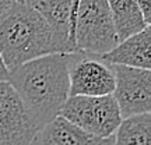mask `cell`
Segmentation results:
<instances>
[{
    "mask_svg": "<svg viewBox=\"0 0 151 145\" xmlns=\"http://www.w3.org/2000/svg\"><path fill=\"white\" fill-rule=\"evenodd\" d=\"M77 52L101 56L119 43L106 0H78L74 21Z\"/></svg>",
    "mask_w": 151,
    "mask_h": 145,
    "instance_id": "3",
    "label": "cell"
},
{
    "mask_svg": "<svg viewBox=\"0 0 151 145\" xmlns=\"http://www.w3.org/2000/svg\"><path fill=\"white\" fill-rule=\"evenodd\" d=\"M46 21L58 53H77L74 21L78 0H21Z\"/></svg>",
    "mask_w": 151,
    "mask_h": 145,
    "instance_id": "8",
    "label": "cell"
},
{
    "mask_svg": "<svg viewBox=\"0 0 151 145\" xmlns=\"http://www.w3.org/2000/svg\"><path fill=\"white\" fill-rule=\"evenodd\" d=\"M39 130L10 82H0V145H32Z\"/></svg>",
    "mask_w": 151,
    "mask_h": 145,
    "instance_id": "5",
    "label": "cell"
},
{
    "mask_svg": "<svg viewBox=\"0 0 151 145\" xmlns=\"http://www.w3.org/2000/svg\"><path fill=\"white\" fill-rule=\"evenodd\" d=\"M52 53L58 50L49 25L21 0L0 17V56L9 73Z\"/></svg>",
    "mask_w": 151,
    "mask_h": 145,
    "instance_id": "2",
    "label": "cell"
},
{
    "mask_svg": "<svg viewBox=\"0 0 151 145\" xmlns=\"http://www.w3.org/2000/svg\"><path fill=\"white\" fill-rule=\"evenodd\" d=\"M35 142L38 145H113L115 135L99 138L59 114L39 130Z\"/></svg>",
    "mask_w": 151,
    "mask_h": 145,
    "instance_id": "10",
    "label": "cell"
},
{
    "mask_svg": "<svg viewBox=\"0 0 151 145\" xmlns=\"http://www.w3.org/2000/svg\"><path fill=\"white\" fill-rule=\"evenodd\" d=\"M106 1L111 10L119 42L148 27V24L141 16V11L136 0H106Z\"/></svg>",
    "mask_w": 151,
    "mask_h": 145,
    "instance_id": "11",
    "label": "cell"
},
{
    "mask_svg": "<svg viewBox=\"0 0 151 145\" xmlns=\"http://www.w3.org/2000/svg\"><path fill=\"white\" fill-rule=\"evenodd\" d=\"M113 145H151V113L122 119Z\"/></svg>",
    "mask_w": 151,
    "mask_h": 145,
    "instance_id": "12",
    "label": "cell"
},
{
    "mask_svg": "<svg viewBox=\"0 0 151 145\" xmlns=\"http://www.w3.org/2000/svg\"><path fill=\"white\" fill-rule=\"evenodd\" d=\"M111 66H126L150 70L151 69V28L146 27L143 31L126 38L119 42L112 50L98 56Z\"/></svg>",
    "mask_w": 151,
    "mask_h": 145,
    "instance_id": "9",
    "label": "cell"
},
{
    "mask_svg": "<svg viewBox=\"0 0 151 145\" xmlns=\"http://www.w3.org/2000/svg\"><path fill=\"white\" fill-rule=\"evenodd\" d=\"M60 116L99 138L115 135L122 121L118 103L112 95L69 96L60 110Z\"/></svg>",
    "mask_w": 151,
    "mask_h": 145,
    "instance_id": "4",
    "label": "cell"
},
{
    "mask_svg": "<svg viewBox=\"0 0 151 145\" xmlns=\"http://www.w3.org/2000/svg\"><path fill=\"white\" fill-rule=\"evenodd\" d=\"M112 70L115 75L112 96L118 103L120 117L150 113L151 71L126 66H112Z\"/></svg>",
    "mask_w": 151,
    "mask_h": 145,
    "instance_id": "7",
    "label": "cell"
},
{
    "mask_svg": "<svg viewBox=\"0 0 151 145\" xmlns=\"http://www.w3.org/2000/svg\"><path fill=\"white\" fill-rule=\"evenodd\" d=\"M136 3L139 6L141 11V16L144 18V21L150 25L151 22V0H136Z\"/></svg>",
    "mask_w": 151,
    "mask_h": 145,
    "instance_id": "13",
    "label": "cell"
},
{
    "mask_svg": "<svg viewBox=\"0 0 151 145\" xmlns=\"http://www.w3.org/2000/svg\"><path fill=\"white\" fill-rule=\"evenodd\" d=\"M7 80H9V70L6 69L4 63H3V59L0 56V82H4Z\"/></svg>",
    "mask_w": 151,
    "mask_h": 145,
    "instance_id": "15",
    "label": "cell"
},
{
    "mask_svg": "<svg viewBox=\"0 0 151 145\" xmlns=\"http://www.w3.org/2000/svg\"><path fill=\"white\" fill-rule=\"evenodd\" d=\"M71 53H52L27 61L9 73V82L39 129L60 114L69 98Z\"/></svg>",
    "mask_w": 151,
    "mask_h": 145,
    "instance_id": "1",
    "label": "cell"
},
{
    "mask_svg": "<svg viewBox=\"0 0 151 145\" xmlns=\"http://www.w3.org/2000/svg\"><path fill=\"white\" fill-rule=\"evenodd\" d=\"M115 89L112 66L98 56L77 52L69 61V96H105Z\"/></svg>",
    "mask_w": 151,
    "mask_h": 145,
    "instance_id": "6",
    "label": "cell"
},
{
    "mask_svg": "<svg viewBox=\"0 0 151 145\" xmlns=\"http://www.w3.org/2000/svg\"><path fill=\"white\" fill-rule=\"evenodd\" d=\"M32 145H38V144H37V142H34V144H32Z\"/></svg>",
    "mask_w": 151,
    "mask_h": 145,
    "instance_id": "16",
    "label": "cell"
},
{
    "mask_svg": "<svg viewBox=\"0 0 151 145\" xmlns=\"http://www.w3.org/2000/svg\"><path fill=\"white\" fill-rule=\"evenodd\" d=\"M18 0H0V17L4 16Z\"/></svg>",
    "mask_w": 151,
    "mask_h": 145,
    "instance_id": "14",
    "label": "cell"
}]
</instances>
